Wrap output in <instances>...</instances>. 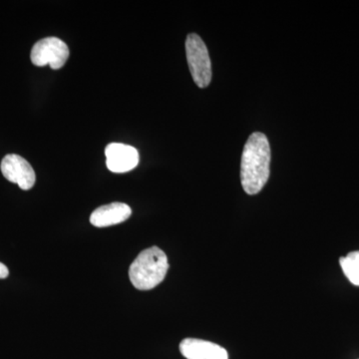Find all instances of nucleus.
<instances>
[{
  "label": "nucleus",
  "instance_id": "f257e3e1",
  "mask_svg": "<svg viewBox=\"0 0 359 359\" xmlns=\"http://www.w3.org/2000/svg\"><path fill=\"white\" fill-rule=\"evenodd\" d=\"M271 147L266 135L255 132L249 137L243 151L241 180L248 195L261 192L269 178Z\"/></svg>",
  "mask_w": 359,
  "mask_h": 359
},
{
  "label": "nucleus",
  "instance_id": "f03ea898",
  "mask_svg": "<svg viewBox=\"0 0 359 359\" xmlns=\"http://www.w3.org/2000/svg\"><path fill=\"white\" fill-rule=\"evenodd\" d=\"M169 269L166 254L160 248L144 250L130 266L129 278L139 290H150L164 280Z\"/></svg>",
  "mask_w": 359,
  "mask_h": 359
},
{
  "label": "nucleus",
  "instance_id": "7ed1b4c3",
  "mask_svg": "<svg viewBox=\"0 0 359 359\" xmlns=\"http://www.w3.org/2000/svg\"><path fill=\"white\" fill-rule=\"evenodd\" d=\"M186 54L189 68L195 83L205 88L211 83L212 63L209 51L199 35L192 33L186 39Z\"/></svg>",
  "mask_w": 359,
  "mask_h": 359
},
{
  "label": "nucleus",
  "instance_id": "20e7f679",
  "mask_svg": "<svg viewBox=\"0 0 359 359\" xmlns=\"http://www.w3.org/2000/svg\"><path fill=\"white\" fill-rule=\"evenodd\" d=\"M69 48L57 37L39 40L33 46L30 58L35 66L49 65L53 70L60 69L69 58Z\"/></svg>",
  "mask_w": 359,
  "mask_h": 359
},
{
  "label": "nucleus",
  "instance_id": "39448f33",
  "mask_svg": "<svg viewBox=\"0 0 359 359\" xmlns=\"http://www.w3.org/2000/svg\"><path fill=\"white\" fill-rule=\"evenodd\" d=\"M0 169L4 178L11 183L18 184L20 188L25 191L32 189L36 181V176L32 165L21 156L6 155L1 161Z\"/></svg>",
  "mask_w": 359,
  "mask_h": 359
},
{
  "label": "nucleus",
  "instance_id": "423d86ee",
  "mask_svg": "<svg viewBox=\"0 0 359 359\" xmlns=\"http://www.w3.org/2000/svg\"><path fill=\"white\" fill-rule=\"evenodd\" d=\"M105 155L106 165L113 173H126L138 166V151L126 144H109L105 149Z\"/></svg>",
  "mask_w": 359,
  "mask_h": 359
},
{
  "label": "nucleus",
  "instance_id": "0eeeda50",
  "mask_svg": "<svg viewBox=\"0 0 359 359\" xmlns=\"http://www.w3.org/2000/svg\"><path fill=\"white\" fill-rule=\"evenodd\" d=\"M180 351L187 359H229L226 349L203 339H184L180 344Z\"/></svg>",
  "mask_w": 359,
  "mask_h": 359
},
{
  "label": "nucleus",
  "instance_id": "6e6552de",
  "mask_svg": "<svg viewBox=\"0 0 359 359\" xmlns=\"http://www.w3.org/2000/svg\"><path fill=\"white\" fill-rule=\"evenodd\" d=\"M132 210L124 203H112L99 207L90 216V223L96 228H106L127 221L131 216Z\"/></svg>",
  "mask_w": 359,
  "mask_h": 359
},
{
  "label": "nucleus",
  "instance_id": "1a4fd4ad",
  "mask_svg": "<svg viewBox=\"0 0 359 359\" xmlns=\"http://www.w3.org/2000/svg\"><path fill=\"white\" fill-rule=\"evenodd\" d=\"M340 266L349 282L359 287V250L340 257Z\"/></svg>",
  "mask_w": 359,
  "mask_h": 359
},
{
  "label": "nucleus",
  "instance_id": "9d476101",
  "mask_svg": "<svg viewBox=\"0 0 359 359\" xmlns=\"http://www.w3.org/2000/svg\"><path fill=\"white\" fill-rule=\"evenodd\" d=\"M9 275L8 269L6 264L0 263V280H4V278H6Z\"/></svg>",
  "mask_w": 359,
  "mask_h": 359
}]
</instances>
